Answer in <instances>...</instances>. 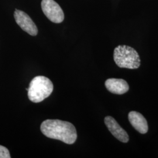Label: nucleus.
I'll return each mask as SVG.
<instances>
[{
  "mask_svg": "<svg viewBox=\"0 0 158 158\" xmlns=\"http://www.w3.org/2000/svg\"><path fill=\"white\" fill-rule=\"evenodd\" d=\"M128 119L131 124L141 134H146L148 130V125L146 119L141 113L131 111L128 114Z\"/></svg>",
  "mask_w": 158,
  "mask_h": 158,
  "instance_id": "8",
  "label": "nucleus"
},
{
  "mask_svg": "<svg viewBox=\"0 0 158 158\" xmlns=\"http://www.w3.org/2000/svg\"><path fill=\"white\" fill-rule=\"evenodd\" d=\"M105 85L108 90L115 94H123L129 90L128 84L123 79H107Z\"/></svg>",
  "mask_w": 158,
  "mask_h": 158,
  "instance_id": "7",
  "label": "nucleus"
},
{
  "mask_svg": "<svg viewBox=\"0 0 158 158\" xmlns=\"http://www.w3.org/2000/svg\"><path fill=\"white\" fill-rule=\"evenodd\" d=\"M10 153L8 149L0 145V158H10Z\"/></svg>",
  "mask_w": 158,
  "mask_h": 158,
  "instance_id": "9",
  "label": "nucleus"
},
{
  "mask_svg": "<svg viewBox=\"0 0 158 158\" xmlns=\"http://www.w3.org/2000/svg\"><path fill=\"white\" fill-rule=\"evenodd\" d=\"M104 123L110 132L119 141L124 143H127L129 141V136L127 132L112 117H106L104 119Z\"/></svg>",
  "mask_w": 158,
  "mask_h": 158,
  "instance_id": "6",
  "label": "nucleus"
},
{
  "mask_svg": "<svg viewBox=\"0 0 158 158\" xmlns=\"http://www.w3.org/2000/svg\"><path fill=\"white\" fill-rule=\"evenodd\" d=\"M53 90L52 82L48 77L38 76L32 79L28 90L29 99L35 103L42 102L50 96Z\"/></svg>",
  "mask_w": 158,
  "mask_h": 158,
  "instance_id": "2",
  "label": "nucleus"
},
{
  "mask_svg": "<svg viewBox=\"0 0 158 158\" xmlns=\"http://www.w3.org/2000/svg\"><path fill=\"white\" fill-rule=\"evenodd\" d=\"M114 60L121 68L136 69L141 65V59L138 52L128 46L116 47L114 52Z\"/></svg>",
  "mask_w": 158,
  "mask_h": 158,
  "instance_id": "3",
  "label": "nucleus"
},
{
  "mask_svg": "<svg viewBox=\"0 0 158 158\" xmlns=\"http://www.w3.org/2000/svg\"><path fill=\"white\" fill-rule=\"evenodd\" d=\"M14 18L17 24L24 31L32 36L38 34V31L35 23L27 14L16 10L14 12Z\"/></svg>",
  "mask_w": 158,
  "mask_h": 158,
  "instance_id": "5",
  "label": "nucleus"
},
{
  "mask_svg": "<svg viewBox=\"0 0 158 158\" xmlns=\"http://www.w3.org/2000/svg\"><path fill=\"white\" fill-rule=\"evenodd\" d=\"M40 130L48 138L57 139L67 144H73L77 139V131L72 123L59 119H46L40 125Z\"/></svg>",
  "mask_w": 158,
  "mask_h": 158,
  "instance_id": "1",
  "label": "nucleus"
},
{
  "mask_svg": "<svg viewBox=\"0 0 158 158\" xmlns=\"http://www.w3.org/2000/svg\"><path fill=\"white\" fill-rule=\"evenodd\" d=\"M42 10L46 17L53 23H59L64 20V13L60 6L54 0H42Z\"/></svg>",
  "mask_w": 158,
  "mask_h": 158,
  "instance_id": "4",
  "label": "nucleus"
}]
</instances>
